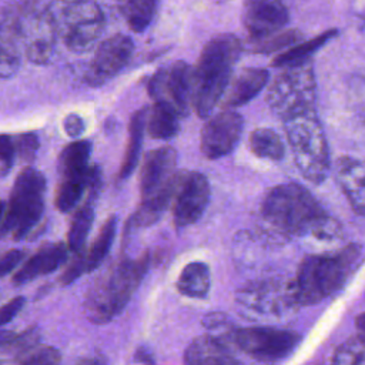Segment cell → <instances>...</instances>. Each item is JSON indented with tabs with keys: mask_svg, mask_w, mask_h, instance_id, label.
<instances>
[{
	"mask_svg": "<svg viewBox=\"0 0 365 365\" xmlns=\"http://www.w3.org/2000/svg\"><path fill=\"white\" fill-rule=\"evenodd\" d=\"M262 218L277 231L287 235H314L329 240L339 234L332 220L314 195L297 182L271 188L261 204Z\"/></svg>",
	"mask_w": 365,
	"mask_h": 365,
	"instance_id": "1",
	"label": "cell"
},
{
	"mask_svg": "<svg viewBox=\"0 0 365 365\" xmlns=\"http://www.w3.org/2000/svg\"><path fill=\"white\" fill-rule=\"evenodd\" d=\"M242 46L234 34H218L201 50L194 68L192 107L200 117H210L222 98Z\"/></svg>",
	"mask_w": 365,
	"mask_h": 365,
	"instance_id": "2",
	"label": "cell"
},
{
	"mask_svg": "<svg viewBox=\"0 0 365 365\" xmlns=\"http://www.w3.org/2000/svg\"><path fill=\"white\" fill-rule=\"evenodd\" d=\"M359 257L361 245L358 244H349L334 254L305 257L292 281L297 304L314 305L335 294L356 268Z\"/></svg>",
	"mask_w": 365,
	"mask_h": 365,
	"instance_id": "3",
	"label": "cell"
},
{
	"mask_svg": "<svg viewBox=\"0 0 365 365\" xmlns=\"http://www.w3.org/2000/svg\"><path fill=\"white\" fill-rule=\"evenodd\" d=\"M148 264V254H143L138 258H123L113 265L87 292L83 305L86 317L94 324L114 319L137 291Z\"/></svg>",
	"mask_w": 365,
	"mask_h": 365,
	"instance_id": "4",
	"label": "cell"
},
{
	"mask_svg": "<svg viewBox=\"0 0 365 365\" xmlns=\"http://www.w3.org/2000/svg\"><path fill=\"white\" fill-rule=\"evenodd\" d=\"M180 178L177 151L173 147H160L150 151L140 173L141 204L128 225L147 227L154 224L175 195Z\"/></svg>",
	"mask_w": 365,
	"mask_h": 365,
	"instance_id": "5",
	"label": "cell"
},
{
	"mask_svg": "<svg viewBox=\"0 0 365 365\" xmlns=\"http://www.w3.org/2000/svg\"><path fill=\"white\" fill-rule=\"evenodd\" d=\"M46 178L31 167L23 168L14 180L9 200L1 204V235L14 240L29 237L44 214Z\"/></svg>",
	"mask_w": 365,
	"mask_h": 365,
	"instance_id": "6",
	"label": "cell"
},
{
	"mask_svg": "<svg viewBox=\"0 0 365 365\" xmlns=\"http://www.w3.org/2000/svg\"><path fill=\"white\" fill-rule=\"evenodd\" d=\"M284 128L302 177L321 184L329 171V148L315 110L284 120Z\"/></svg>",
	"mask_w": 365,
	"mask_h": 365,
	"instance_id": "7",
	"label": "cell"
},
{
	"mask_svg": "<svg viewBox=\"0 0 365 365\" xmlns=\"http://www.w3.org/2000/svg\"><path fill=\"white\" fill-rule=\"evenodd\" d=\"M317 81L311 63L284 68L267 90V103L282 120L314 111Z\"/></svg>",
	"mask_w": 365,
	"mask_h": 365,
	"instance_id": "8",
	"label": "cell"
},
{
	"mask_svg": "<svg viewBox=\"0 0 365 365\" xmlns=\"http://www.w3.org/2000/svg\"><path fill=\"white\" fill-rule=\"evenodd\" d=\"M57 36L66 47L84 53L93 47L104 29V13L93 1L60 3L53 10Z\"/></svg>",
	"mask_w": 365,
	"mask_h": 365,
	"instance_id": "9",
	"label": "cell"
},
{
	"mask_svg": "<svg viewBox=\"0 0 365 365\" xmlns=\"http://www.w3.org/2000/svg\"><path fill=\"white\" fill-rule=\"evenodd\" d=\"M17 19L27 58L36 64L48 63L57 37L53 10L43 4L26 3L17 9Z\"/></svg>",
	"mask_w": 365,
	"mask_h": 365,
	"instance_id": "10",
	"label": "cell"
},
{
	"mask_svg": "<svg viewBox=\"0 0 365 365\" xmlns=\"http://www.w3.org/2000/svg\"><path fill=\"white\" fill-rule=\"evenodd\" d=\"M230 338L242 352L264 364H274L285 359L299 342V335L297 332L269 327L234 329Z\"/></svg>",
	"mask_w": 365,
	"mask_h": 365,
	"instance_id": "11",
	"label": "cell"
},
{
	"mask_svg": "<svg viewBox=\"0 0 365 365\" xmlns=\"http://www.w3.org/2000/svg\"><path fill=\"white\" fill-rule=\"evenodd\" d=\"M237 304L241 312L250 318L279 317L298 305L292 281L279 282L274 279L247 284L237 292Z\"/></svg>",
	"mask_w": 365,
	"mask_h": 365,
	"instance_id": "12",
	"label": "cell"
},
{
	"mask_svg": "<svg viewBox=\"0 0 365 365\" xmlns=\"http://www.w3.org/2000/svg\"><path fill=\"white\" fill-rule=\"evenodd\" d=\"M194 68L185 61H175L157 70L148 81V93L154 101H165L187 115L192 106Z\"/></svg>",
	"mask_w": 365,
	"mask_h": 365,
	"instance_id": "13",
	"label": "cell"
},
{
	"mask_svg": "<svg viewBox=\"0 0 365 365\" xmlns=\"http://www.w3.org/2000/svg\"><path fill=\"white\" fill-rule=\"evenodd\" d=\"M242 117L234 110L212 114L201 130V151L210 160L221 158L234 151L242 133Z\"/></svg>",
	"mask_w": 365,
	"mask_h": 365,
	"instance_id": "14",
	"label": "cell"
},
{
	"mask_svg": "<svg viewBox=\"0 0 365 365\" xmlns=\"http://www.w3.org/2000/svg\"><path fill=\"white\" fill-rule=\"evenodd\" d=\"M210 182L204 174L190 171L181 175L173 208L175 227L184 228L197 222L210 202Z\"/></svg>",
	"mask_w": 365,
	"mask_h": 365,
	"instance_id": "15",
	"label": "cell"
},
{
	"mask_svg": "<svg viewBox=\"0 0 365 365\" xmlns=\"http://www.w3.org/2000/svg\"><path fill=\"white\" fill-rule=\"evenodd\" d=\"M133 50L134 43L125 34L118 33L106 38L94 53L86 73V81L90 86H101L127 66Z\"/></svg>",
	"mask_w": 365,
	"mask_h": 365,
	"instance_id": "16",
	"label": "cell"
},
{
	"mask_svg": "<svg viewBox=\"0 0 365 365\" xmlns=\"http://www.w3.org/2000/svg\"><path fill=\"white\" fill-rule=\"evenodd\" d=\"M289 20L288 9L279 1H247L242 21L248 36L257 43L279 33Z\"/></svg>",
	"mask_w": 365,
	"mask_h": 365,
	"instance_id": "17",
	"label": "cell"
},
{
	"mask_svg": "<svg viewBox=\"0 0 365 365\" xmlns=\"http://www.w3.org/2000/svg\"><path fill=\"white\" fill-rule=\"evenodd\" d=\"M68 257V247L63 242H51L40 247L34 255H31L19 271L13 275L16 285L27 284L41 275L50 274L61 267Z\"/></svg>",
	"mask_w": 365,
	"mask_h": 365,
	"instance_id": "18",
	"label": "cell"
},
{
	"mask_svg": "<svg viewBox=\"0 0 365 365\" xmlns=\"http://www.w3.org/2000/svg\"><path fill=\"white\" fill-rule=\"evenodd\" d=\"M336 181L351 208L365 215V161L342 157L336 164Z\"/></svg>",
	"mask_w": 365,
	"mask_h": 365,
	"instance_id": "19",
	"label": "cell"
},
{
	"mask_svg": "<svg viewBox=\"0 0 365 365\" xmlns=\"http://www.w3.org/2000/svg\"><path fill=\"white\" fill-rule=\"evenodd\" d=\"M185 365H237V358L224 339L214 335L195 338L184 352Z\"/></svg>",
	"mask_w": 365,
	"mask_h": 365,
	"instance_id": "20",
	"label": "cell"
},
{
	"mask_svg": "<svg viewBox=\"0 0 365 365\" xmlns=\"http://www.w3.org/2000/svg\"><path fill=\"white\" fill-rule=\"evenodd\" d=\"M269 73L261 67H245L232 80L228 94L225 97V106L235 108L247 104L252 100L268 83Z\"/></svg>",
	"mask_w": 365,
	"mask_h": 365,
	"instance_id": "21",
	"label": "cell"
},
{
	"mask_svg": "<svg viewBox=\"0 0 365 365\" xmlns=\"http://www.w3.org/2000/svg\"><path fill=\"white\" fill-rule=\"evenodd\" d=\"M180 117L170 103L154 101L147 117V133L154 140H170L180 130Z\"/></svg>",
	"mask_w": 365,
	"mask_h": 365,
	"instance_id": "22",
	"label": "cell"
},
{
	"mask_svg": "<svg viewBox=\"0 0 365 365\" xmlns=\"http://www.w3.org/2000/svg\"><path fill=\"white\" fill-rule=\"evenodd\" d=\"M147 117H148V108L143 107V108L137 110L130 120L128 143H127L125 154H124V158H123V163L120 167V173H118V177L121 180L130 177L138 164L144 130L147 128Z\"/></svg>",
	"mask_w": 365,
	"mask_h": 365,
	"instance_id": "23",
	"label": "cell"
},
{
	"mask_svg": "<svg viewBox=\"0 0 365 365\" xmlns=\"http://www.w3.org/2000/svg\"><path fill=\"white\" fill-rule=\"evenodd\" d=\"M210 287V268L202 261L188 262L177 279V289L190 298H205L208 295Z\"/></svg>",
	"mask_w": 365,
	"mask_h": 365,
	"instance_id": "24",
	"label": "cell"
},
{
	"mask_svg": "<svg viewBox=\"0 0 365 365\" xmlns=\"http://www.w3.org/2000/svg\"><path fill=\"white\" fill-rule=\"evenodd\" d=\"M97 195V190L91 191L86 202L76 211L70 228L67 232V247L74 254H81L86 240L88 237L90 228L94 221V197Z\"/></svg>",
	"mask_w": 365,
	"mask_h": 365,
	"instance_id": "25",
	"label": "cell"
},
{
	"mask_svg": "<svg viewBox=\"0 0 365 365\" xmlns=\"http://www.w3.org/2000/svg\"><path fill=\"white\" fill-rule=\"evenodd\" d=\"M336 34V30H328L325 33H321L319 36L298 43L289 48H287L284 53L277 56L272 60L274 67H281V68H291V67H298L309 63V57L321 47L324 46L329 38H332Z\"/></svg>",
	"mask_w": 365,
	"mask_h": 365,
	"instance_id": "26",
	"label": "cell"
},
{
	"mask_svg": "<svg viewBox=\"0 0 365 365\" xmlns=\"http://www.w3.org/2000/svg\"><path fill=\"white\" fill-rule=\"evenodd\" d=\"M115 231H117V217L110 215L107 218V221L104 222V225L101 227L98 235L96 237V240H94L93 245L90 247V250L87 251V254L81 252L86 272L96 269L103 262V259L107 257V254L111 248V244L114 241Z\"/></svg>",
	"mask_w": 365,
	"mask_h": 365,
	"instance_id": "27",
	"label": "cell"
},
{
	"mask_svg": "<svg viewBox=\"0 0 365 365\" xmlns=\"http://www.w3.org/2000/svg\"><path fill=\"white\" fill-rule=\"evenodd\" d=\"M248 144L252 154L259 158L279 161L285 155V145L281 137L271 128L254 130L250 135Z\"/></svg>",
	"mask_w": 365,
	"mask_h": 365,
	"instance_id": "28",
	"label": "cell"
},
{
	"mask_svg": "<svg viewBox=\"0 0 365 365\" xmlns=\"http://www.w3.org/2000/svg\"><path fill=\"white\" fill-rule=\"evenodd\" d=\"M157 3L150 0H134V1H124L118 6L120 13L125 19L128 27L134 33H143L151 23Z\"/></svg>",
	"mask_w": 365,
	"mask_h": 365,
	"instance_id": "29",
	"label": "cell"
},
{
	"mask_svg": "<svg viewBox=\"0 0 365 365\" xmlns=\"http://www.w3.org/2000/svg\"><path fill=\"white\" fill-rule=\"evenodd\" d=\"M332 365H365V338L358 334L342 342L334 354Z\"/></svg>",
	"mask_w": 365,
	"mask_h": 365,
	"instance_id": "30",
	"label": "cell"
},
{
	"mask_svg": "<svg viewBox=\"0 0 365 365\" xmlns=\"http://www.w3.org/2000/svg\"><path fill=\"white\" fill-rule=\"evenodd\" d=\"M301 40V34L297 30H285L279 31L265 40L257 41L254 46V53H272L281 50L288 46H294Z\"/></svg>",
	"mask_w": 365,
	"mask_h": 365,
	"instance_id": "31",
	"label": "cell"
},
{
	"mask_svg": "<svg viewBox=\"0 0 365 365\" xmlns=\"http://www.w3.org/2000/svg\"><path fill=\"white\" fill-rule=\"evenodd\" d=\"M20 365H60L61 355L53 346H33L19 356Z\"/></svg>",
	"mask_w": 365,
	"mask_h": 365,
	"instance_id": "32",
	"label": "cell"
},
{
	"mask_svg": "<svg viewBox=\"0 0 365 365\" xmlns=\"http://www.w3.org/2000/svg\"><path fill=\"white\" fill-rule=\"evenodd\" d=\"M16 154L26 163L34 160L38 150V137L36 133H23L13 138Z\"/></svg>",
	"mask_w": 365,
	"mask_h": 365,
	"instance_id": "33",
	"label": "cell"
},
{
	"mask_svg": "<svg viewBox=\"0 0 365 365\" xmlns=\"http://www.w3.org/2000/svg\"><path fill=\"white\" fill-rule=\"evenodd\" d=\"M14 155H16V148H14L13 137L3 134L0 138V171L3 177L7 175V173L13 167Z\"/></svg>",
	"mask_w": 365,
	"mask_h": 365,
	"instance_id": "34",
	"label": "cell"
},
{
	"mask_svg": "<svg viewBox=\"0 0 365 365\" xmlns=\"http://www.w3.org/2000/svg\"><path fill=\"white\" fill-rule=\"evenodd\" d=\"M63 128H64V131L68 137L76 138V137H80L84 133L86 124H84L83 117H80L76 113H70L63 120Z\"/></svg>",
	"mask_w": 365,
	"mask_h": 365,
	"instance_id": "35",
	"label": "cell"
},
{
	"mask_svg": "<svg viewBox=\"0 0 365 365\" xmlns=\"http://www.w3.org/2000/svg\"><path fill=\"white\" fill-rule=\"evenodd\" d=\"M24 255H26V252L23 250H9L7 252H4L1 259H0V272H1V275L4 277L11 269H14L21 262Z\"/></svg>",
	"mask_w": 365,
	"mask_h": 365,
	"instance_id": "36",
	"label": "cell"
},
{
	"mask_svg": "<svg viewBox=\"0 0 365 365\" xmlns=\"http://www.w3.org/2000/svg\"><path fill=\"white\" fill-rule=\"evenodd\" d=\"M24 301L26 299L23 297H16L1 307V312H0L1 325H6L7 322H10L20 312V309L24 305Z\"/></svg>",
	"mask_w": 365,
	"mask_h": 365,
	"instance_id": "37",
	"label": "cell"
},
{
	"mask_svg": "<svg viewBox=\"0 0 365 365\" xmlns=\"http://www.w3.org/2000/svg\"><path fill=\"white\" fill-rule=\"evenodd\" d=\"M71 365H107V362L100 355H90V356H83V358L77 359Z\"/></svg>",
	"mask_w": 365,
	"mask_h": 365,
	"instance_id": "38",
	"label": "cell"
},
{
	"mask_svg": "<svg viewBox=\"0 0 365 365\" xmlns=\"http://www.w3.org/2000/svg\"><path fill=\"white\" fill-rule=\"evenodd\" d=\"M356 328L359 331V335L365 338V314H361L358 318H356Z\"/></svg>",
	"mask_w": 365,
	"mask_h": 365,
	"instance_id": "39",
	"label": "cell"
}]
</instances>
